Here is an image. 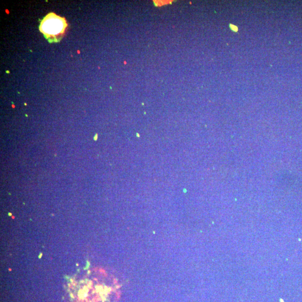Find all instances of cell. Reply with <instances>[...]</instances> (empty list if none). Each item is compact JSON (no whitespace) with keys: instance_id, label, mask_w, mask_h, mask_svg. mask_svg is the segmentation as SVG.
<instances>
[{"instance_id":"1","label":"cell","mask_w":302,"mask_h":302,"mask_svg":"<svg viewBox=\"0 0 302 302\" xmlns=\"http://www.w3.org/2000/svg\"><path fill=\"white\" fill-rule=\"evenodd\" d=\"M39 28L49 43H58L65 36L68 24L64 18L50 13L41 21Z\"/></svg>"},{"instance_id":"2","label":"cell","mask_w":302,"mask_h":302,"mask_svg":"<svg viewBox=\"0 0 302 302\" xmlns=\"http://www.w3.org/2000/svg\"><path fill=\"white\" fill-rule=\"evenodd\" d=\"M230 28L233 30V31L237 32L238 30V28L234 25H230Z\"/></svg>"}]
</instances>
